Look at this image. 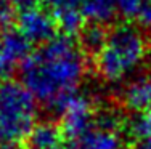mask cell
Wrapping results in <instances>:
<instances>
[{
  "mask_svg": "<svg viewBox=\"0 0 151 149\" xmlns=\"http://www.w3.org/2000/svg\"><path fill=\"white\" fill-rule=\"evenodd\" d=\"M82 15L88 23L106 26L113 23L114 18L119 15V11H117L116 0H84Z\"/></svg>",
  "mask_w": 151,
  "mask_h": 149,
  "instance_id": "obj_11",
  "label": "cell"
},
{
  "mask_svg": "<svg viewBox=\"0 0 151 149\" xmlns=\"http://www.w3.org/2000/svg\"><path fill=\"white\" fill-rule=\"evenodd\" d=\"M143 0H116L117 3V11L121 16H124L129 21H135L138 10L142 6Z\"/></svg>",
  "mask_w": 151,
  "mask_h": 149,
  "instance_id": "obj_14",
  "label": "cell"
},
{
  "mask_svg": "<svg viewBox=\"0 0 151 149\" xmlns=\"http://www.w3.org/2000/svg\"><path fill=\"white\" fill-rule=\"evenodd\" d=\"M18 29L24 34V37L32 45H40L53 40L58 32V24L55 18L50 15L45 6H31V8L21 10L18 16Z\"/></svg>",
  "mask_w": 151,
  "mask_h": 149,
  "instance_id": "obj_5",
  "label": "cell"
},
{
  "mask_svg": "<svg viewBox=\"0 0 151 149\" xmlns=\"http://www.w3.org/2000/svg\"><path fill=\"white\" fill-rule=\"evenodd\" d=\"M15 2L13 0H0V29L10 26V21L15 15Z\"/></svg>",
  "mask_w": 151,
  "mask_h": 149,
  "instance_id": "obj_16",
  "label": "cell"
},
{
  "mask_svg": "<svg viewBox=\"0 0 151 149\" xmlns=\"http://www.w3.org/2000/svg\"><path fill=\"white\" fill-rule=\"evenodd\" d=\"M127 135L138 143L140 149L151 148V109L143 114H137L127 122Z\"/></svg>",
  "mask_w": 151,
  "mask_h": 149,
  "instance_id": "obj_13",
  "label": "cell"
},
{
  "mask_svg": "<svg viewBox=\"0 0 151 149\" xmlns=\"http://www.w3.org/2000/svg\"><path fill=\"white\" fill-rule=\"evenodd\" d=\"M146 149H151V148H146Z\"/></svg>",
  "mask_w": 151,
  "mask_h": 149,
  "instance_id": "obj_20",
  "label": "cell"
},
{
  "mask_svg": "<svg viewBox=\"0 0 151 149\" xmlns=\"http://www.w3.org/2000/svg\"><path fill=\"white\" fill-rule=\"evenodd\" d=\"M119 130L92 125L90 130L79 138L76 146L79 149H125V136Z\"/></svg>",
  "mask_w": 151,
  "mask_h": 149,
  "instance_id": "obj_9",
  "label": "cell"
},
{
  "mask_svg": "<svg viewBox=\"0 0 151 149\" xmlns=\"http://www.w3.org/2000/svg\"><path fill=\"white\" fill-rule=\"evenodd\" d=\"M31 42L15 26L0 29V63L5 71L21 66L32 53Z\"/></svg>",
  "mask_w": 151,
  "mask_h": 149,
  "instance_id": "obj_6",
  "label": "cell"
},
{
  "mask_svg": "<svg viewBox=\"0 0 151 149\" xmlns=\"http://www.w3.org/2000/svg\"><path fill=\"white\" fill-rule=\"evenodd\" d=\"M119 101L125 109L143 114L151 109V72H143L127 80L121 88Z\"/></svg>",
  "mask_w": 151,
  "mask_h": 149,
  "instance_id": "obj_7",
  "label": "cell"
},
{
  "mask_svg": "<svg viewBox=\"0 0 151 149\" xmlns=\"http://www.w3.org/2000/svg\"><path fill=\"white\" fill-rule=\"evenodd\" d=\"M44 5L55 18L60 31L66 35L81 32L85 21L82 15L84 0H44Z\"/></svg>",
  "mask_w": 151,
  "mask_h": 149,
  "instance_id": "obj_8",
  "label": "cell"
},
{
  "mask_svg": "<svg viewBox=\"0 0 151 149\" xmlns=\"http://www.w3.org/2000/svg\"><path fill=\"white\" fill-rule=\"evenodd\" d=\"M96 99L87 91L77 90L66 99L60 111L61 119V130L64 133V138L73 140L77 143L79 138L84 136L93 125L96 112Z\"/></svg>",
  "mask_w": 151,
  "mask_h": 149,
  "instance_id": "obj_4",
  "label": "cell"
},
{
  "mask_svg": "<svg viewBox=\"0 0 151 149\" xmlns=\"http://www.w3.org/2000/svg\"><path fill=\"white\" fill-rule=\"evenodd\" d=\"M85 72V53L66 34L40 45L19 66L21 83L55 115H60L66 99L79 90Z\"/></svg>",
  "mask_w": 151,
  "mask_h": 149,
  "instance_id": "obj_1",
  "label": "cell"
},
{
  "mask_svg": "<svg viewBox=\"0 0 151 149\" xmlns=\"http://www.w3.org/2000/svg\"><path fill=\"white\" fill-rule=\"evenodd\" d=\"M151 51L145 31L135 24H117L108 32L103 48L95 55V69L108 83H122L148 59Z\"/></svg>",
  "mask_w": 151,
  "mask_h": 149,
  "instance_id": "obj_2",
  "label": "cell"
},
{
  "mask_svg": "<svg viewBox=\"0 0 151 149\" xmlns=\"http://www.w3.org/2000/svg\"><path fill=\"white\" fill-rule=\"evenodd\" d=\"M5 72H6L5 67H3V66H2V63H0V85L3 83V76H5Z\"/></svg>",
  "mask_w": 151,
  "mask_h": 149,
  "instance_id": "obj_18",
  "label": "cell"
},
{
  "mask_svg": "<svg viewBox=\"0 0 151 149\" xmlns=\"http://www.w3.org/2000/svg\"><path fill=\"white\" fill-rule=\"evenodd\" d=\"M135 23L143 31H151V0H143L135 18Z\"/></svg>",
  "mask_w": 151,
  "mask_h": 149,
  "instance_id": "obj_15",
  "label": "cell"
},
{
  "mask_svg": "<svg viewBox=\"0 0 151 149\" xmlns=\"http://www.w3.org/2000/svg\"><path fill=\"white\" fill-rule=\"evenodd\" d=\"M63 149H79V148L76 146V144H69V146H64Z\"/></svg>",
  "mask_w": 151,
  "mask_h": 149,
  "instance_id": "obj_19",
  "label": "cell"
},
{
  "mask_svg": "<svg viewBox=\"0 0 151 149\" xmlns=\"http://www.w3.org/2000/svg\"><path fill=\"white\" fill-rule=\"evenodd\" d=\"M106 26H100V24H93V23H87L84 24V27L79 32V42L82 51L85 55H92L95 58V55L103 48L108 37Z\"/></svg>",
  "mask_w": 151,
  "mask_h": 149,
  "instance_id": "obj_12",
  "label": "cell"
},
{
  "mask_svg": "<svg viewBox=\"0 0 151 149\" xmlns=\"http://www.w3.org/2000/svg\"><path fill=\"white\" fill-rule=\"evenodd\" d=\"M13 2H15V6L19 10H26V8H31V6L39 5V0H13Z\"/></svg>",
  "mask_w": 151,
  "mask_h": 149,
  "instance_id": "obj_17",
  "label": "cell"
},
{
  "mask_svg": "<svg viewBox=\"0 0 151 149\" xmlns=\"http://www.w3.org/2000/svg\"><path fill=\"white\" fill-rule=\"evenodd\" d=\"M64 133L61 125L44 120L37 122L26 141V149H63L64 148Z\"/></svg>",
  "mask_w": 151,
  "mask_h": 149,
  "instance_id": "obj_10",
  "label": "cell"
},
{
  "mask_svg": "<svg viewBox=\"0 0 151 149\" xmlns=\"http://www.w3.org/2000/svg\"><path fill=\"white\" fill-rule=\"evenodd\" d=\"M34 95L21 82L0 85V149H23L37 125L39 106Z\"/></svg>",
  "mask_w": 151,
  "mask_h": 149,
  "instance_id": "obj_3",
  "label": "cell"
}]
</instances>
